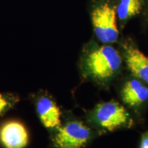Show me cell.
I'll return each mask as SVG.
<instances>
[{
  "label": "cell",
  "instance_id": "obj_1",
  "mask_svg": "<svg viewBox=\"0 0 148 148\" xmlns=\"http://www.w3.org/2000/svg\"><path fill=\"white\" fill-rule=\"evenodd\" d=\"M121 57L116 49L110 45H103L86 54L84 69L88 76L97 80L110 78L119 69Z\"/></svg>",
  "mask_w": 148,
  "mask_h": 148
},
{
  "label": "cell",
  "instance_id": "obj_2",
  "mask_svg": "<svg viewBox=\"0 0 148 148\" xmlns=\"http://www.w3.org/2000/svg\"><path fill=\"white\" fill-rule=\"evenodd\" d=\"M90 136V130L84 123L71 121L56 129L52 140L56 148H84Z\"/></svg>",
  "mask_w": 148,
  "mask_h": 148
},
{
  "label": "cell",
  "instance_id": "obj_3",
  "mask_svg": "<svg viewBox=\"0 0 148 148\" xmlns=\"http://www.w3.org/2000/svg\"><path fill=\"white\" fill-rule=\"evenodd\" d=\"M116 12L107 3L100 5L92 10L91 19L97 38L103 43L115 42L119 36L116 21Z\"/></svg>",
  "mask_w": 148,
  "mask_h": 148
},
{
  "label": "cell",
  "instance_id": "obj_4",
  "mask_svg": "<svg viewBox=\"0 0 148 148\" xmlns=\"http://www.w3.org/2000/svg\"><path fill=\"white\" fill-rule=\"evenodd\" d=\"M94 116L98 124L108 131H114L126 124L129 119L124 107L114 101L98 105Z\"/></svg>",
  "mask_w": 148,
  "mask_h": 148
},
{
  "label": "cell",
  "instance_id": "obj_5",
  "mask_svg": "<svg viewBox=\"0 0 148 148\" xmlns=\"http://www.w3.org/2000/svg\"><path fill=\"white\" fill-rule=\"evenodd\" d=\"M28 142V132L21 122L9 121L0 127V143L5 148H25Z\"/></svg>",
  "mask_w": 148,
  "mask_h": 148
},
{
  "label": "cell",
  "instance_id": "obj_6",
  "mask_svg": "<svg viewBox=\"0 0 148 148\" xmlns=\"http://www.w3.org/2000/svg\"><path fill=\"white\" fill-rule=\"evenodd\" d=\"M36 109L42 124L47 129L61 125V112L56 103L47 96H41L36 101Z\"/></svg>",
  "mask_w": 148,
  "mask_h": 148
},
{
  "label": "cell",
  "instance_id": "obj_7",
  "mask_svg": "<svg viewBox=\"0 0 148 148\" xmlns=\"http://www.w3.org/2000/svg\"><path fill=\"white\" fill-rule=\"evenodd\" d=\"M124 56L127 67L135 76L148 83V57L138 48L124 45Z\"/></svg>",
  "mask_w": 148,
  "mask_h": 148
},
{
  "label": "cell",
  "instance_id": "obj_8",
  "mask_svg": "<svg viewBox=\"0 0 148 148\" xmlns=\"http://www.w3.org/2000/svg\"><path fill=\"white\" fill-rule=\"evenodd\" d=\"M121 97L128 106H139L148 99V88L139 80L131 79L122 88Z\"/></svg>",
  "mask_w": 148,
  "mask_h": 148
},
{
  "label": "cell",
  "instance_id": "obj_9",
  "mask_svg": "<svg viewBox=\"0 0 148 148\" xmlns=\"http://www.w3.org/2000/svg\"><path fill=\"white\" fill-rule=\"evenodd\" d=\"M141 8L140 0H121L116 9V14L121 20H126L138 14Z\"/></svg>",
  "mask_w": 148,
  "mask_h": 148
},
{
  "label": "cell",
  "instance_id": "obj_10",
  "mask_svg": "<svg viewBox=\"0 0 148 148\" xmlns=\"http://www.w3.org/2000/svg\"><path fill=\"white\" fill-rule=\"evenodd\" d=\"M13 100L8 95L0 93V116L12 106Z\"/></svg>",
  "mask_w": 148,
  "mask_h": 148
},
{
  "label": "cell",
  "instance_id": "obj_11",
  "mask_svg": "<svg viewBox=\"0 0 148 148\" xmlns=\"http://www.w3.org/2000/svg\"><path fill=\"white\" fill-rule=\"evenodd\" d=\"M140 148H148V134L142 138L140 144Z\"/></svg>",
  "mask_w": 148,
  "mask_h": 148
}]
</instances>
